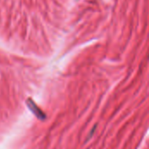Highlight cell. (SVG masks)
I'll use <instances>...</instances> for the list:
<instances>
[{"label":"cell","mask_w":149,"mask_h":149,"mask_svg":"<svg viewBox=\"0 0 149 149\" xmlns=\"http://www.w3.org/2000/svg\"><path fill=\"white\" fill-rule=\"evenodd\" d=\"M26 105L29 107V109L31 111V113L38 119V120H45V114L38 108V107L31 100L28 99L26 100Z\"/></svg>","instance_id":"2"},{"label":"cell","mask_w":149,"mask_h":149,"mask_svg":"<svg viewBox=\"0 0 149 149\" xmlns=\"http://www.w3.org/2000/svg\"><path fill=\"white\" fill-rule=\"evenodd\" d=\"M38 0H0V46L38 59Z\"/></svg>","instance_id":"1"}]
</instances>
